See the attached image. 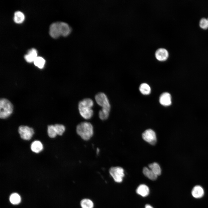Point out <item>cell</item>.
Returning <instances> with one entry per match:
<instances>
[{
	"mask_svg": "<svg viewBox=\"0 0 208 208\" xmlns=\"http://www.w3.org/2000/svg\"><path fill=\"white\" fill-rule=\"evenodd\" d=\"M156 58L160 61H164L167 60L168 56V51L165 49L160 48L157 49L155 53Z\"/></svg>",
	"mask_w": 208,
	"mask_h": 208,
	"instance_id": "obj_11",
	"label": "cell"
},
{
	"mask_svg": "<svg viewBox=\"0 0 208 208\" xmlns=\"http://www.w3.org/2000/svg\"><path fill=\"white\" fill-rule=\"evenodd\" d=\"M207 21H208V19H207Z\"/></svg>",
	"mask_w": 208,
	"mask_h": 208,
	"instance_id": "obj_28",
	"label": "cell"
},
{
	"mask_svg": "<svg viewBox=\"0 0 208 208\" xmlns=\"http://www.w3.org/2000/svg\"><path fill=\"white\" fill-rule=\"evenodd\" d=\"M171 99L170 94L168 92H164L160 95L159 97V102L162 105L168 106L171 105Z\"/></svg>",
	"mask_w": 208,
	"mask_h": 208,
	"instance_id": "obj_9",
	"label": "cell"
},
{
	"mask_svg": "<svg viewBox=\"0 0 208 208\" xmlns=\"http://www.w3.org/2000/svg\"><path fill=\"white\" fill-rule=\"evenodd\" d=\"M18 131L21 137L25 140H29L34 133V129L27 126L21 125L18 128Z\"/></svg>",
	"mask_w": 208,
	"mask_h": 208,
	"instance_id": "obj_6",
	"label": "cell"
},
{
	"mask_svg": "<svg viewBox=\"0 0 208 208\" xmlns=\"http://www.w3.org/2000/svg\"><path fill=\"white\" fill-rule=\"evenodd\" d=\"M10 200L12 204H17L20 203L21 198L18 194L14 193L11 195L10 197Z\"/></svg>",
	"mask_w": 208,
	"mask_h": 208,
	"instance_id": "obj_23",
	"label": "cell"
},
{
	"mask_svg": "<svg viewBox=\"0 0 208 208\" xmlns=\"http://www.w3.org/2000/svg\"><path fill=\"white\" fill-rule=\"evenodd\" d=\"M139 90L140 92L144 95H148L151 92V89L150 86L146 83H143L141 84Z\"/></svg>",
	"mask_w": 208,
	"mask_h": 208,
	"instance_id": "obj_17",
	"label": "cell"
},
{
	"mask_svg": "<svg viewBox=\"0 0 208 208\" xmlns=\"http://www.w3.org/2000/svg\"><path fill=\"white\" fill-rule=\"evenodd\" d=\"M37 50L34 48L29 50L27 53L24 56V58L28 62L31 63L34 62L37 56Z\"/></svg>",
	"mask_w": 208,
	"mask_h": 208,
	"instance_id": "obj_12",
	"label": "cell"
},
{
	"mask_svg": "<svg viewBox=\"0 0 208 208\" xmlns=\"http://www.w3.org/2000/svg\"><path fill=\"white\" fill-rule=\"evenodd\" d=\"M150 169L157 176H159L161 174V169L159 164L156 162L150 164L148 165Z\"/></svg>",
	"mask_w": 208,
	"mask_h": 208,
	"instance_id": "obj_18",
	"label": "cell"
},
{
	"mask_svg": "<svg viewBox=\"0 0 208 208\" xmlns=\"http://www.w3.org/2000/svg\"><path fill=\"white\" fill-rule=\"evenodd\" d=\"M109 172L115 182L120 183L122 181L125 176L122 168L119 166L112 167L109 170Z\"/></svg>",
	"mask_w": 208,
	"mask_h": 208,
	"instance_id": "obj_5",
	"label": "cell"
},
{
	"mask_svg": "<svg viewBox=\"0 0 208 208\" xmlns=\"http://www.w3.org/2000/svg\"><path fill=\"white\" fill-rule=\"evenodd\" d=\"M57 135H61L65 130V126L61 124H56L54 125Z\"/></svg>",
	"mask_w": 208,
	"mask_h": 208,
	"instance_id": "obj_25",
	"label": "cell"
},
{
	"mask_svg": "<svg viewBox=\"0 0 208 208\" xmlns=\"http://www.w3.org/2000/svg\"><path fill=\"white\" fill-rule=\"evenodd\" d=\"M81 205L82 208H93V203L90 199H84L81 202Z\"/></svg>",
	"mask_w": 208,
	"mask_h": 208,
	"instance_id": "obj_21",
	"label": "cell"
},
{
	"mask_svg": "<svg viewBox=\"0 0 208 208\" xmlns=\"http://www.w3.org/2000/svg\"><path fill=\"white\" fill-rule=\"evenodd\" d=\"M136 193L143 197L147 196L149 194V190L148 187L144 184H141L137 187Z\"/></svg>",
	"mask_w": 208,
	"mask_h": 208,
	"instance_id": "obj_13",
	"label": "cell"
},
{
	"mask_svg": "<svg viewBox=\"0 0 208 208\" xmlns=\"http://www.w3.org/2000/svg\"><path fill=\"white\" fill-rule=\"evenodd\" d=\"M143 172L145 176L152 180H155L157 178V176L150 169L146 167H144L143 168Z\"/></svg>",
	"mask_w": 208,
	"mask_h": 208,
	"instance_id": "obj_16",
	"label": "cell"
},
{
	"mask_svg": "<svg viewBox=\"0 0 208 208\" xmlns=\"http://www.w3.org/2000/svg\"><path fill=\"white\" fill-rule=\"evenodd\" d=\"M94 104L93 101L89 98H86L80 101L78 109L81 116L85 119H89L92 116L93 111L92 109Z\"/></svg>",
	"mask_w": 208,
	"mask_h": 208,
	"instance_id": "obj_1",
	"label": "cell"
},
{
	"mask_svg": "<svg viewBox=\"0 0 208 208\" xmlns=\"http://www.w3.org/2000/svg\"><path fill=\"white\" fill-rule=\"evenodd\" d=\"M77 134L83 140H88L92 136L93 127L89 122H84L79 124L77 126Z\"/></svg>",
	"mask_w": 208,
	"mask_h": 208,
	"instance_id": "obj_2",
	"label": "cell"
},
{
	"mask_svg": "<svg viewBox=\"0 0 208 208\" xmlns=\"http://www.w3.org/2000/svg\"><path fill=\"white\" fill-rule=\"evenodd\" d=\"M25 19V16L21 12L17 11L14 14V20L16 23H22Z\"/></svg>",
	"mask_w": 208,
	"mask_h": 208,
	"instance_id": "obj_19",
	"label": "cell"
},
{
	"mask_svg": "<svg viewBox=\"0 0 208 208\" xmlns=\"http://www.w3.org/2000/svg\"><path fill=\"white\" fill-rule=\"evenodd\" d=\"M199 25L200 27L203 29H206L208 27V22L207 19L205 18H202L200 20Z\"/></svg>",
	"mask_w": 208,
	"mask_h": 208,
	"instance_id": "obj_26",
	"label": "cell"
},
{
	"mask_svg": "<svg viewBox=\"0 0 208 208\" xmlns=\"http://www.w3.org/2000/svg\"><path fill=\"white\" fill-rule=\"evenodd\" d=\"M143 139L152 145H154L157 142L156 135L155 131L151 129L144 131L142 135Z\"/></svg>",
	"mask_w": 208,
	"mask_h": 208,
	"instance_id": "obj_7",
	"label": "cell"
},
{
	"mask_svg": "<svg viewBox=\"0 0 208 208\" xmlns=\"http://www.w3.org/2000/svg\"><path fill=\"white\" fill-rule=\"evenodd\" d=\"M145 208H153V207L150 205L147 204L145 205Z\"/></svg>",
	"mask_w": 208,
	"mask_h": 208,
	"instance_id": "obj_27",
	"label": "cell"
},
{
	"mask_svg": "<svg viewBox=\"0 0 208 208\" xmlns=\"http://www.w3.org/2000/svg\"><path fill=\"white\" fill-rule=\"evenodd\" d=\"M13 111V106L12 103L8 100L2 98L0 101V117L1 119H5L8 117L12 114Z\"/></svg>",
	"mask_w": 208,
	"mask_h": 208,
	"instance_id": "obj_3",
	"label": "cell"
},
{
	"mask_svg": "<svg viewBox=\"0 0 208 208\" xmlns=\"http://www.w3.org/2000/svg\"><path fill=\"white\" fill-rule=\"evenodd\" d=\"M34 65L40 68H42L44 66L45 60L42 57L38 56L34 62Z\"/></svg>",
	"mask_w": 208,
	"mask_h": 208,
	"instance_id": "obj_22",
	"label": "cell"
},
{
	"mask_svg": "<svg viewBox=\"0 0 208 208\" xmlns=\"http://www.w3.org/2000/svg\"><path fill=\"white\" fill-rule=\"evenodd\" d=\"M47 133L48 135L51 138H53L56 136L57 134L54 125H51L48 126Z\"/></svg>",
	"mask_w": 208,
	"mask_h": 208,
	"instance_id": "obj_24",
	"label": "cell"
},
{
	"mask_svg": "<svg viewBox=\"0 0 208 208\" xmlns=\"http://www.w3.org/2000/svg\"><path fill=\"white\" fill-rule=\"evenodd\" d=\"M31 151L36 153H38L41 151L43 149V146L42 143L38 140L34 141L32 142L31 145Z\"/></svg>",
	"mask_w": 208,
	"mask_h": 208,
	"instance_id": "obj_15",
	"label": "cell"
},
{
	"mask_svg": "<svg viewBox=\"0 0 208 208\" xmlns=\"http://www.w3.org/2000/svg\"><path fill=\"white\" fill-rule=\"evenodd\" d=\"M59 26L61 35L64 37L69 35L72 31L71 28L67 23L59 22Z\"/></svg>",
	"mask_w": 208,
	"mask_h": 208,
	"instance_id": "obj_10",
	"label": "cell"
},
{
	"mask_svg": "<svg viewBox=\"0 0 208 208\" xmlns=\"http://www.w3.org/2000/svg\"><path fill=\"white\" fill-rule=\"evenodd\" d=\"M95 99L96 103L102 109L110 110L111 106L106 95L103 92H99L96 95Z\"/></svg>",
	"mask_w": 208,
	"mask_h": 208,
	"instance_id": "obj_4",
	"label": "cell"
},
{
	"mask_svg": "<svg viewBox=\"0 0 208 208\" xmlns=\"http://www.w3.org/2000/svg\"><path fill=\"white\" fill-rule=\"evenodd\" d=\"M110 110L102 109L99 113V116L100 118L102 120L107 119L109 116Z\"/></svg>",
	"mask_w": 208,
	"mask_h": 208,
	"instance_id": "obj_20",
	"label": "cell"
},
{
	"mask_svg": "<svg viewBox=\"0 0 208 208\" xmlns=\"http://www.w3.org/2000/svg\"><path fill=\"white\" fill-rule=\"evenodd\" d=\"M192 194V196L196 198H199L203 196L204 191L203 188L199 185H196L193 188Z\"/></svg>",
	"mask_w": 208,
	"mask_h": 208,
	"instance_id": "obj_14",
	"label": "cell"
},
{
	"mask_svg": "<svg viewBox=\"0 0 208 208\" xmlns=\"http://www.w3.org/2000/svg\"><path fill=\"white\" fill-rule=\"evenodd\" d=\"M49 34L51 37L56 38L61 36L59 26V22L52 23L50 26Z\"/></svg>",
	"mask_w": 208,
	"mask_h": 208,
	"instance_id": "obj_8",
	"label": "cell"
}]
</instances>
